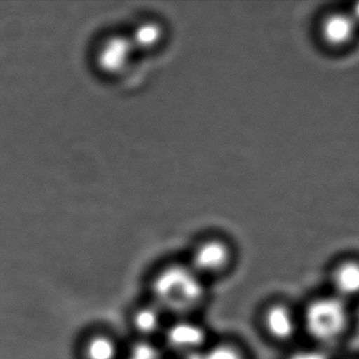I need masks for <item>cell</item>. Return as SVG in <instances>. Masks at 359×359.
<instances>
[{"instance_id": "1", "label": "cell", "mask_w": 359, "mask_h": 359, "mask_svg": "<svg viewBox=\"0 0 359 359\" xmlns=\"http://www.w3.org/2000/svg\"><path fill=\"white\" fill-rule=\"evenodd\" d=\"M146 297L169 318L199 316L210 299V283L186 258H171L157 264L147 277Z\"/></svg>"}, {"instance_id": "2", "label": "cell", "mask_w": 359, "mask_h": 359, "mask_svg": "<svg viewBox=\"0 0 359 359\" xmlns=\"http://www.w3.org/2000/svg\"><path fill=\"white\" fill-rule=\"evenodd\" d=\"M300 317L302 334L311 344L329 350L346 338L354 323L353 304L329 291L311 297Z\"/></svg>"}, {"instance_id": "3", "label": "cell", "mask_w": 359, "mask_h": 359, "mask_svg": "<svg viewBox=\"0 0 359 359\" xmlns=\"http://www.w3.org/2000/svg\"><path fill=\"white\" fill-rule=\"evenodd\" d=\"M213 340L211 332L199 316L170 318L161 336L168 356L189 359L198 355Z\"/></svg>"}, {"instance_id": "4", "label": "cell", "mask_w": 359, "mask_h": 359, "mask_svg": "<svg viewBox=\"0 0 359 359\" xmlns=\"http://www.w3.org/2000/svg\"><path fill=\"white\" fill-rule=\"evenodd\" d=\"M186 260L208 283L224 278L236 264L234 247L219 236L199 239L191 248Z\"/></svg>"}, {"instance_id": "5", "label": "cell", "mask_w": 359, "mask_h": 359, "mask_svg": "<svg viewBox=\"0 0 359 359\" xmlns=\"http://www.w3.org/2000/svg\"><path fill=\"white\" fill-rule=\"evenodd\" d=\"M259 327L270 341L291 344L302 334L300 309L283 299L269 302L260 311Z\"/></svg>"}, {"instance_id": "6", "label": "cell", "mask_w": 359, "mask_h": 359, "mask_svg": "<svg viewBox=\"0 0 359 359\" xmlns=\"http://www.w3.org/2000/svg\"><path fill=\"white\" fill-rule=\"evenodd\" d=\"M126 342L104 325L88 327L77 339L76 359H123Z\"/></svg>"}, {"instance_id": "7", "label": "cell", "mask_w": 359, "mask_h": 359, "mask_svg": "<svg viewBox=\"0 0 359 359\" xmlns=\"http://www.w3.org/2000/svg\"><path fill=\"white\" fill-rule=\"evenodd\" d=\"M169 316L148 297L135 302L128 311L127 323L132 338L159 341Z\"/></svg>"}, {"instance_id": "8", "label": "cell", "mask_w": 359, "mask_h": 359, "mask_svg": "<svg viewBox=\"0 0 359 359\" xmlns=\"http://www.w3.org/2000/svg\"><path fill=\"white\" fill-rule=\"evenodd\" d=\"M327 291L354 306L359 300V257L344 256L332 264Z\"/></svg>"}, {"instance_id": "9", "label": "cell", "mask_w": 359, "mask_h": 359, "mask_svg": "<svg viewBox=\"0 0 359 359\" xmlns=\"http://www.w3.org/2000/svg\"><path fill=\"white\" fill-rule=\"evenodd\" d=\"M133 45L131 41L123 37H111L107 39L97 53L98 66L108 73H116L123 70L131 55Z\"/></svg>"}, {"instance_id": "10", "label": "cell", "mask_w": 359, "mask_h": 359, "mask_svg": "<svg viewBox=\"0 0 359 359\" xmlns=\"http://www.w3.org/2000/svg\"><path fill=\"white\" fill-rule=\"evenodd\" d=\"M356 25V20L351 14H332L323 22L321 28L323 39L335 47L346 45L354 36Z\"/></svg>"}, {"instance_id": "11", "label": "cell", "mask_w": 359, "mask_h": 359, "mask_svg": "<svg viewBox=\"0 0 359 359\" xmlns=\"http://www.w3.org/2000/svg\"><path fill=\"white\" fill-rule=\"evenodd\" d=\"M189 359H252L248 348L232 338L213 339L198 355Z\"/></svg>"}, {"instance_id": "12", "label": "cell", "mask_w": 359, "mask_h": 359, "mask_svg": "<svg viewBox=\"0 0 359 359\" xmlns=\"http://www.w3.org/2000/svg\"><path fill=\"white\" fill-rule=\"evenodd\" d=\"M167 356L161 341L132 338L126 342L123 359H165Z\"/></svg>"}, {"instance_id": "13", "label": "cell", "mask_w": 359, "mask_h": 359, "mask_svg": "<svg viewBox=\"0 0 359 359\" xmlns=\"http://www.w3.org/2000/svg\"><path fill=\"white\" fill-rule=\"evenodd\" d=\"M163 37V29L156 22H147L140 24L134 31L131 43L133 47L140 49H152L158 45Z\"/></svg>"}, {"instance_id": "14", "label": "cell", "mask_w": 359, "mask_h": 359, "mask_svg": "<svg viewBox=\"0 0 359 359\" xmlns=\"http://www.w3.org/2000/svg\"><path fill=\"white\" fill-rule=\"evenodd\" d=\"M283 359H333V356L329 348L310 344L291 348Z\"/></svg>"}, {"instance_id": "15", "label": "cell", "mask_w": 359, "mask_h": 359, "mask_svg": "<svg viewBox=\"0 0 359 359\" xmlns=\"http://www.w3.org/2000/svg\"><path fill=\"white\" fill-rule=\"evenodd\" d=\"M351 15L354 18V20H356V22H359V3L356 4L354 10H353V14H351Z\"/></svg>"}, {"instance_id": "16", "label": "cell", "mask_w": 359, "mask_h": 359, "mask_svg": "<svg viewBox=\"0 0 359 359\" xmlns=\"http://www.w3.org/2000/svg\"><path fill=\"white\" fill-rule=\"evenodd\" d=\"M348 359H359V357H353V358H348Z\"/></svg>"}]
</instances>
